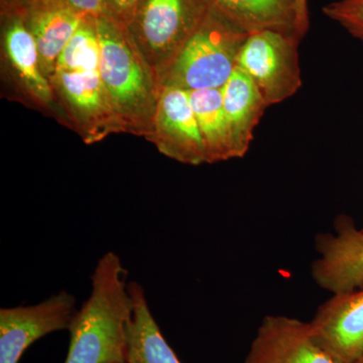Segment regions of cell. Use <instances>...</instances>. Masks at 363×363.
<instances>
[{
	"mask_svg": "<svg viewBox=\"0 0 363 363\" xmlns=\"http://www.w3.org/2000/svg\"><path fill=\"white\" fill-rule=\"evenodd\" d=\"M128 271L117 253L107 252L91 274V292L76 311L68 331L64 363H126L133 311Z\"/></svg>",
	"mask_w": 363,
	"mask_h": 363,
	"instance_id": "1",
	"label": "cell"
},
{
	"mask_svg": "<svg viewBox=\"0 0 363 363\" xmlns=\"http://www.w3.org/2000/svg\"><path fill=\"white\" fill-rule=\"evenodd\" d=\"M248 35L208 9L169 67L164 86L186 91L221 89L238 67L241 48Z\"/></svg>",
	"mask_w": 363,
	"mask_h": 363,
	"instance_id": "2",
	"label": "cell"
},
{
	"mask_svg": "<svg viewBox=\"0 0 363 363\" xmlns=\"http://www.w3.org/2000/svg\"><path fill=\"white\" fill-rule=\"evenodd\" d=\"M100 44L99 75L112 111L128 118L154 108L152 82L130 30L107 16L95 18Z\"/></svg>",
	"mask_w": 363,
	"mask_h": 363,
	"instance_id": "3",
	"label": "cell"
},
{
	"mask_svg": "<svg viewBox=\"0 0 363 363\" xmlns=\"http://www.w3.org/2000/svg\"><path fill=\"white\" fill-rule=\"evenodd\" d=\"M296 35L276 30L250 33L238 67L253 81L267 107L292 97L302 86Z\"/></svg>",
	"mask_w": 363,
	"mask_h": 363,
	"instance_id": "4",
	"label": "cell"
},
{
	"mask_svg": "<svg viewBox=\"0 0 363 363\" xmlns=\"http://www.w3.org/2000/svg\"><path fill=\"white\" fill-rule=\"evenodd\" d=\"M207 9L204 0H142L128 30L143 51L169 68Z\"/></svg>",
	"mask_w": 363,
	"mask_h": 363,
	"instance_id": "5",
	"label": "cell"
},
{
	"mask_svg": "<svg viewBox=\"0 0 363 363\" xmlns=\"http://www.w3.org/2000/svg\"><path fill=\"white\" fill-rule=\"evenodd\" d=\"M76 311L75 296L60 291L37 305L0 309V363H18L39 339L68 330Z\"/></svg>",
	"mask_w": 363,
	"mask_h": 363,
	"instance_id": "6",
	"label": "cell"
},
{
	"mask_svg": "<svg viewBox=\"0 0 363 363\" xmlns=\"http://www.w3.org/2000/svg\"><path fill=\"white\" fill-rule=\"evenodd\" d=\"M334 230L335 234L319 233L315 238L320 257L312 264V278L333 295L362 290L363 230H358L347 215L336 217Z\"/></svg>",
	"mask_w": 363,
	"mask_h": 363,
	"instance_id": "7",
	"label": "cell"
},
{
	"mask_svg": "<svg viewBox=\"0 0 363 363\" xmlns=\"http://www.w3.org/2000/svg\"><path fill=\"white\" fill-rule=\"evenodd\" d=\"M245 363L338 362L317 342L310 323L269 315L257 328Z\"/></svg>",
	"mask_w": 363,
	"mask_h": 363,
	"instance_id": "8",
	"label": "cell"
},
{
	"mask_svg": "<svg viewBox=\"0 0 363 363\" xmlns=\"http://www.w3.org/2000/svg\"><path fill=\"white\" fill-rule=\"evenodd\" d=\"M310 326L336 362L357 363L363 357V289L334 294L318 308Z\"/></svg>",
	"mask_w": 363,
	"mask_h": 363,
	"instance_id": "9",
	"label": "cell"
},
{
	"mask_svg": "<svg viewBox=\"0 0 363 363\" xmlns=\"http://www.w3.org/2000/svg\"><path fill=\"white\" fill-rule=\"evenodd\" d=\"M156 121L157 143L164 155L189 164L207 162L188 91L164 86L157 106Z\"/></svg>",
	"mask_w": 363,
	"mask_h": 363,
	"instance_id": "10",
	"label": "cell"
},
{
	"mask_svg": "<svg viewBox=\"0 0 363 363\" xmlns=\"http://www.w3.org/2000/svg\"><path fill=\"white\" fill-rule=\"evenodd\" d=\"M86 18L62 0H33L25 21L39 50L44 75L55 73L60 55Z\"/></svg>",
	"mask_w": 363,
	"mask_h": 363,
	"instance_id": "11",
	"label": "cell"
},
{
	"mask_svg": "<svg viewBox=\"0 0 363 363\" xmlns=\"http://www.w3.org/2000/svg\"><path fill=\"white\" fill-rule=\"evenodd\" d=\"M221 91L234 155L238 159L250 150L255 128L267 105L250 76L238 67Z\"/></svg>",
	"mask_w": 363,
	"mask_h": 363,
	"instance_id": "12",
	"label": "cell"
},
{
	"mask_svg": "<svg viewBox=\"0 0 363 363\" xmlns=\"http://www.w3.org/2000/svg\"><path fill=\"white\" fill-rule=\"evenodd\" d=\"M204 2L208 9L243 32L276 30L297 37L295 0H204Z\"/></svg>",
	"mask_w": 363,
	"mask_h": 363,
	"instance_id": "13",
	"label": "cell"
},
{
	"mask_svg": "<svg viewBox=\"0 0 363 363\" xmlns=\"http://www.w3.org/2000/svg\"><path fill=\"white\" fill-rule=\"evenodd\" d=\"M133 311L128 330L126 363H181L152 316L143 286L128 284Z\"/></svg>",
	"mask_w": 363,
	"mask_h": 363,
	"instance_id": "14",
	"label": "cell"
},
{
	"mask_svg": "<svg viewBox=\"0 0 363 363\" xmlns=\"http://www.w3.org/2000/svg\"><path fill=\"white\" fill-rule=\"evenodd\" d=\"M188 94L204 143L207 162L235 159L221 89L188 91Z\"/></svg>",
	"mask_w": 363,
	"mask_h": 363,
	"instance_id": "15",
	"label": "cell"
},
{
	"mask_svg": "<svg viewBox=\"0 0 363 363\" xmlns=\"http://www.w3.org/2000/svg\"><path fill=\"white\" fill-rule=\"evenodd\" d=\"M7 56L28 89L43 101L51 99V86L40 68V54L25 20L14 18L4 35Z\"/></svg>",
	"mask_w": 363,
	"mask_h": 363,
	"instance_id": "16",
	"label": "cell"
},
{
	"mask_svg": "<svg viewBox=\"0 0 363 363\" xmlns=\"http://www.w3.org/2000/svg\"><path fill=\"white\" fill-rule=\"evenodd\" d=\"M55 82L69 104L85 118H102L112 113L99 71L57 72Z\"/></svg>",
	"mask_w": 363,
	"mask_h": 363,
	"instance_id": "17",
	"label": "cell"
},
{
	"mask_svg": "<svg viewBox=\"0 0 363 363\" xmlns=\"http://www.w3.org/2000/svg\"><path fill=\"white\" fill-rule=\"evenodd\" d=\"M99 64L100 44L95 18H87L60 55L55 73L99 71Z\"/></svg>",
	"mask_w": 363,
	"mask_h": 363,
	"instance_id": "18",
	"label": "cell"
},
{
	"mask_svg": "<svg viewBox=\"0 0 363 363\" xmlns=\"http://www.w3.org/2000/svg\"><path fill=\"white\" fill-rule=\"evenodd\" d=\"M325 16L363 42V0H339L323 7Z\"/></svg>",
	"mask_w": 363,
	"mask_h": 363,
	"instance_id": "19",
	"label": "cell"
},
{
	"mask_svg": "<svg viewBox=\"0 0 363 363\" xmlns=\"http://www.w3.org/2000/svg\"><path fill=\"white\" fill-rule=\"evenodd\" d=\"M104 16L130 30L142 0H104Z\"/></svg>",
	"mask_w": 363,
	"mask_h": 363,
	"instance_id": "20",
	"label": "cell"
},
{
	"mask_svg": "<svg viewBox=\"0 0 363 363\" xmlns=\"http://www.w3.org/2000/svg\"><path fill=\"white\" fill-rule=\"evenodd\" d=\"M62 1L86 18H97L105 14L104 0H62Z\"/></svg>",
	"mask_w": 363,
	"mask_h": 363,
	"instance_id": "21",
	"label": "cell"
},
{
	"mask_svg": "<svg viewBox=\"0 0 363 363\" xmlns=\"http://www.w3.org/2000/svg\"><path fill=\"white\" fill-rule=\"evenodd\" d=\"M296 35L302 40L309 30V11L307 0H295Z\"/></svg>",
	"mask_w": 363,
	"mask_h": 363,
	"instance_id": "22",
	"label": "cell"
},
{
	"mask_svg": "<svg viewBox=\"0 0 363 363\" xmlns=\"http://www.w3.org/2000/svg\"><path fill=\"white\" fill-rule=\"evenodd\" d=\"M357 363H363V357Z\"/></svg>",
	"mask_w": 363,
	"mask_h": 363,
	"instance_id": "23",
	"label": "cell"
},
{
	"mask_svg": "<svg viewBox=\"0 0 363 363\" xmlns=\"http://www.w3.org/2000/svg\"><path fill=\"white\" fill-rule=\"evenodd\" d=\"M362 230H363V229H362Z\"/></svg>",
	"mask_w": 363,
	"mask_h": 363,
	"instance_id": "24",
	"label": "cell"
}]
</instances>
